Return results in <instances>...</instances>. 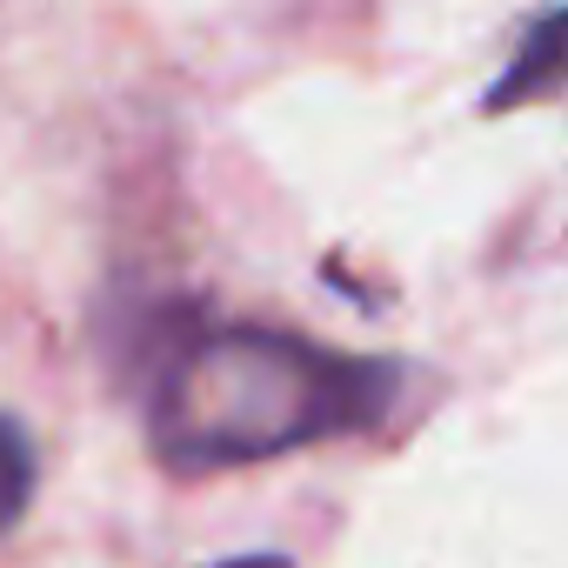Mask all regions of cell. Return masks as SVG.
Instances as JSON below:
<instances>
[{
    "instance_id": "1",
    "label": "cell",
    "mask_w": 568,
    "mask_h": 568,
    "mask_svg": "<svg viewBox=\"0 0 568 568\" xmlns=\"http://www.w3.org/2000/svg\"><path fill=\"white\" fill-rule=\"evenodd\" d=\"M402 395L395 362L342 355L267 322L194 328L148 388V435L168 468L207 475L274 462L308 442L362 435L388 422Z\"/></svg>"
},
{
    "instance_id": "2",
    "label": "cell",
    "mask_w": 568,
    "mask_h": 568,
    "mask_svg": "<svg viewBox=\"0 0 568 568\" xmlns=\"http://www.w3.org/2000/svg\"><path fill=\"white\" fill-rule=\"evenodd\" d=\"M521 101H568V8L541 14V21L521 34V48L508 54L501 81H488L481 114H508V108H521Z\"/></svg>"
},
{
    "instance_id": "3",
    "label": "cell",
    "mask_w": 568,
    "mask_h": 568,
    "mask_svg": "<svg viewBox=\"0 0 568 568\" xmlns=\"http://www.w3.org/2000/svg\"><path fill=\"white\" fill-rule=\"evenodd\" d=\"M34 501V442L14 415H0V535H8Z\"/></svg>"
},
{
    "instance_id": "4",
    "label": "cell",
    "mask_w": 568,
    "mask_h": 568,
    "mask_svg": "<svg viewBox=\"0 0 568 568\" xmlns=\"http://www.w3.org/2000/svg\"><path fill=\"white\" fill-rule=\"evenodd\" d=\"M214 568H295L288 555H234V561H214Z\"/></svg>"
}]
</instances>
